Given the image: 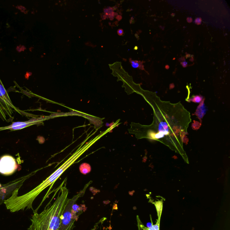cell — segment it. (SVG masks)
<instances>
[{
	"instance_id": "52a82bcc",
	"label": "cell",
	"mask_w": 230,
	"mask_h": 230,
	"mask_svg": "<svg viewBox=\"0 0 230 230\" xmlns=\"http://www.w3.org/2000/svg\"><path fill=\"white\" fill-rule=\"evenodd\" d=\"M130 62L131 64V66L134 68H139V69L144 70V67L143 66V63L141 61L137 60H133L130 59Z\"/></svg>"
},
{
	"instance_id": "5b68a950",
	"label": "cell",
	"mask_w": 230,
	"mask_h": 230,
	"mask_svg": "<svg viewBox=\"0 0 230 230\" xmlns=\"http://www.w3.org/2000/svg\"><path fill=\"white\" fill-rule=\"evenodd\" d=\"M33 174L34 172H32L28 175L17 179L4 185L0 183V205L4 203L5 200L9 199L14 191L19 190L24 181L33 175Z\"/></svg>"
},
{
	"instance_id": "8992f818",
	"label": "cell",
	"mask_w": 230,
	"mask_h": 230,
	"mask_svg": "<svg viewBox=\"0 0 230 230\" xmlns=\"http://www.w3.org/2000/svg\"><path fill=\"white\" fill-rule=\"evenodd\" d=\"M17 168L16 160L12 156L5 155L0 158V173L4 175H12Z\"/></svg>"
},
{
	"instance_id": "3957f363",
	"label": "cell",
	"mask_w": 230,
	"mask_h": 230,
	"mask_svg": "<svg viewBox=\"0 0 230 230\" xmlns=\"http://www.w3.org/2000/svg\"><path fill=\"white\" fill-rule=\"evenodd\" d=\"M90 183L85 187L83 190L75 195L72 199H69L66 207L62 214L61 222L58 230H72L74 227V223L82 213L81 207L76 204V201L80 197L84 195L86 188Z\"/></svg>"
},
{
	"instance_id": "4fadbf2b",
	"label": "cell",
	"mask_w": 230,
	"mask_h": 230,
	"mask_svg": "<svg viewBox=\"0 0 230 230\" xmlns=\"http://www.w3.org/2000/svg\"><path fill=\"white\" fill-rule=\"evenodd\" d=\"M187 21L188 22V23H191L192 21V19H191V18H187Z\"/></svg>"
},
{
	"instance_id": "8fae6325",
	"label": "cell",
	"mask_w": 230,
	"mask_h": 230,
	"mask_svg": "<svg viewBox=\"0 0 230 230\" xmlns=\"http://www.w3.org/2000/svg\"><path fill=\"white\" fill-rule=\"evenodd\" d=\"M181 65H182V66L183 67H184V68H186L187 66V63L186 61H184V62H181Z\"/></svg>"
},
{
	"instance_id": "277c9868",
	"label": "cell",
	"mask_w": 230,
	"mask_h": 230,
	"mask_svg": "<svg viewBox=\"0 0 230 230\" xmlns=\"http://www.w3.org/2000/svg\"><path fill=\"white\" fill-rule=\"evenodd\" d=\"M19 110L14 107L0 80V118L9 122L14 119L13 114Z\"/></svg>"
},
{
	"instance_id": "7a4b0ae2",
	"label": "cell",
	"mask_w": 230,
	"mask_h": 230,
	"mask_svg": "<svg viewBox=\"0 0 230 230\" xmlns=\"http://www.w3.org/2000/svg\"><path fill=\"white\" fill-rule=\"evenodd\" d=\"M60 186V192L55 202L47 206L41 213L35 211L31 218V225L28 230H58L61 217L69 198L66 184Z\"/></svg>"
},
{
	"instance_id": "ba28073f",
	"label": "cell",
	"mask_w": 230,
	"mask_h": 230,
	"mask_svg": "<svg viewBox=\"0 0 230 230\" xmlns=\"http://www.w3.org/2000/svg\"><path fill=\"white\" fill-rule=\"evenodd\" d=\"M202 99V97L201 96L197 95L194 96L191 100L195 103H199L201 102Z\"/></svg>"
},
{
	"instance_id": "5bb4252c",
	"label": "cell",
	"mask_w": 230,
	"mask_h": 230,
	"mask_svg": "<svg viewBox=\"0 0 230 230\" xmlns=\"http://www.w3.org/2000/svg\"><path fill=\"white\" fill-rule=\"evenodd\" d=\"M152 226V223H148L147 224V228H149V227H151Z\"/></svg>"
},
{
	"instance_id": "7c38bea8",
	"label": "cell",
	"mask_w": 230,
	"mask_h": 230,
	"mask_svg": "<svg viewBox=\"0 0 230 230\" xmlns=\"http://www.w3.org/2000/svg\"><path fill=\"white\" fill-rule=\"evenodd\" d=\"M118 34L120 35V36H121V35H123V31L122 29H120L119 30H118Z\"/></svg>"
},
{
	"instance_id": "30bf717a",
	"label": "cell",
	"mask_w": 230,
	"mask_h": 230,
	"mask_svg": "<svg viewBox=\"0 0 230 230\" xmlns=\"http://www.w3.org/2000/svg\"><path fill=\"white\" fill-rule=\"evenodd\" d=\"M201 22H202V19L201 18H197L195 20V23L197 25L201 24Z\"/></svg>"
},
{
	"instance_id": "9c48e42d",
	"label": "cell",
	"mask_w": 230,
	"mask_h": 230,
	"mask_svg": "<svg viewBox=\"0 0 230 230\" xmlns=\"http://www.w3.org/2000/svg\"><path fill=\"white\" fill-rule=\"evenodd\" d=\"M146 230H159V225L158 223L155 225H152L149 228H145Z\"/></svg>"
},
{
	"instance_id": "6da1fadb",
	"label": "cell",
	"mask_w": 230,
	"mask_h": 230,
	"mask_svg": "<svg viewBox=\"0 0 230 230\" xmlns=\"http://www.w3.org/2000/svg\"><path fill=\"white\" fill-rule=\"evenodd\" d=\"M110 131V129H108L102 134L91 140L85 145H83V144L85 143V140L81 144V146L63 164V165L33 190L21 196H18L19 190H16L13 193L12 196L4 202L7 210H9L12 213L25 210H33L32 204L33 202L39 194L49 186H50V189H51L53 183L68 168L73 164L97 141L107 133L109 132Z\"/></svg>"
}]
</instances>
